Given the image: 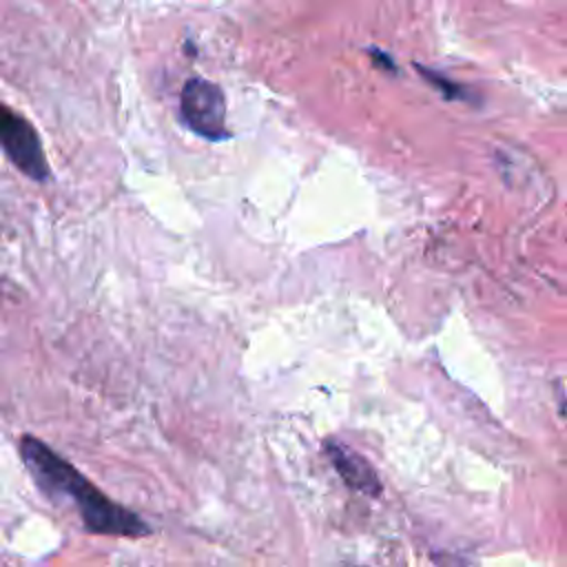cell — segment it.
<instances>
[{"label":"cell","mask_w":567,"mask_h":567,"mask_svg":"<svg viewBox=\"0 0 567 567\" xmlns=\"http://www.w3.org/2000/svg\"><path fill=\"white\" fill-rule=\"evenodd\" d=\"M18 450L38 487L53 498L64 496L71 501L86 532L124 538H140L151 534V527L133 509L106 496L71 461H66L44 441L24 434L18 443Z\"/></svg>","instance_id":"cell-1"},{"label":"cell","mask_w":567,"mask_h":567,"mask_svg":"<svg viewBox=\"0 0 567 567\" xmlns=\"http://www.w3.org/2000/svg\"><path fill=\"white\" fill-rule=\"evenodd\" d=\"M179 113L184 124L206 137V140H224L226 131V102L224 93L217 84L204 78H190L179 97Z\"/></svg>","instance_id":"cell-2"},{"label":"cell","mask_w":567,"mask_h":567,"mask_svg":"<svg viewBox=\"0 0 567 567\" xmlns=\"http://www.w3.org/2000/svg\"><path fill=\"white\" fill-rule=\"evenodd\" d=\"M0 146L18 171L35 182L49 179V162L44 157L38 131L16 111L0 104Z\"/></svg>","instance_id":"cell-3"},{"label":"cell","mask_w":567,"mask_h":567,"mask_svg":"<svg viewBox=\"0 0 567 567\" xmlns=\"http://www.w3.org/2000/svg\"><path fill=\"white\" fill-rule=\"evenodd\" d=\"M326 454L330 456L334 470L339 472V476L343 478V483L357 492L377 496L381 492V483L377 478V472L372 470V465L357 454L354 450H350L348 445H341L337 441H326L323 445Z\"/></svg>","instance_id":"cell-4"}]
</instances>
